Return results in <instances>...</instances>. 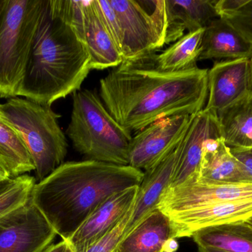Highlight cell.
I'll use <instances>...</instances> for the list:
<instances>
[{
  "label": "cell",
  "mask_w": 252,
  "mask_h": 252,
  "mask_svg": "<svg viewBox=\"0 0 252 252\" xmlns=\"http://www.w3.org/2000/svg\"><path fill=\"white\" fill-rule=\"evenodd\" d=\"M192 238L202 248L225 252H252V224L248 220L201 229Z\"/></svg>",
  "instance_id": "7402d4cb"
},
{
  "label": "cell",
  "mask_w": 252,
  "mask_h": 252,
  "mask_svg": "<svg viewBox=\"0 0 252 252\" xmlns=\"http://www.w3.org/2000/svg\"><path fill=\"white\" fill-rule=\"evenodd\" d=\"M154 54L124 61L100 81L102 102L130 133L161 118L194 115L204 109L207 100L209 69L160 71Z\"/></svg>",
  "instance_id": "6da1fadb"
},
{
  "label": "cell",
  "mask_w": 252,
  "mask_h": 252,
  "mask_svg": "<svg viewBox=\"0 0 252 252\" xmlns=\"http://www.w3.org/2000/svg\"><path fill=\"white\" fill-rule=\"evenodd\" d=\"M171 239L175 236L170 217L157 208L122 238L115 252H165Z\"/></svg>",
  "instance_id": "ac0fdd59"
},
{
  "label": "cell",
  "mask_w": 252,
  "mask_h": 252,
  "mask_svg": "<svg viewBox=\"0 0 252 252\" xmlns=\"http://www.w3.org/2000/svg\"><path fill=\"white\" fill-rule=\"evenodd\" d=\"M179 248V244L176 239H171L165 247V252H175Z\"/></svg>",
  "instance_id": "1f68e13d"
},
{
  "label": "cell",
  "mask_w": 252,
  "mask_h": 252,
  "mask_svg": "<svg viewBox=\"0 0 252 252\" xmlns=\"http://www.w3.org/2000/svg\"><path fill=\"white\" fill-rule=\"evenodd\" d=\"M56 235L31 200L0 218V252H43Z\"/></svg>",
  "instance_id": "ba28073f"
},
{
  "label": "cell",
  "mask_w": 252,
  "mask_h": 252,
  "mask_svg": "<svg viewBox=\"0 0 252 252\" xmlns=\"http://www.w3.org/2000/svg\"><path fill=\"white\" fill-rule=\"evenodd\" d=\"M204 28L188 32L161 54H154L157 68L166 72H180L196 66L202 52Z\"/></svg>",
  "instance_id": "603a6c76"
},
{
  "label": "cell",
  "mask_w": 252,
  "mask_h": 252,
  "mask_svg": "<svg viewBox=\"0 0 252 252\" xmlns=\"http://www.w3.org/2000/svg\"><path fill=\"white\" fill-rule=\"evenodd\" d=\"M43 4L44 0H5L0 22V98L16 96Z\"/></svg>",
  "instance_id": "8992f818"
},
{
  "label": "cell",
  "mask_w": 252,
  "mask_h": 252,
  "mask_svg": "<svg viewBox=\"0 0 252 252\" xmlns=\"http://www.w3.org/2000/svg\"><path fill=\"white\" fill-rule=\"evenodd\" d=\"M216 0H164L166 32L164 43L170 44L188 32L205 28L219 17Z\"/></svg>",
  "instance_id": "e0dca14e"
},
{
  "label": "cell",
  "mask_w": 252,
  "mask_h": 252,
  "mask_svg": "<svg viewBox=\"0 0 252 252\" xmlns=\"http://www.w3.org/2000/svg\"><path fill=\"white\" fill-rule=\"evenodd\" d=\"M0 117L25 142L35 167V180H44L63 164L67 141L59 124L61 115L51 107L16 96L0 104Z\"/></svg>",
  "instance_id": "5b68a950"
},
{
  "label": "cell",
  "mask_w": 252,
  "mask_h": 252,
  "mask_svg": "<svg viewBox=\"0 0 252 252\" xmlns=\"http://www.w3.org/2000/svg\"><path fill=\"white\" fill-rule=\"evenodd\" d=\"M248 150H249V149H248ZM250 152H252V149H250Z\"/></svg>",
  "instance_id": "74e56055"
},
{
  "label": "cell",
  "mask_w": 252,
  "mask_h": 252,
  "mask_svg": "<svg viewBox=\"0 0 252 252\" xmlns=\"http://www.w3.org/2000/svg\"><path fill=\"white\" fill-rule=\"evenodd\" d=\"M250 94L252 95V58L250 59Z\"/></svg>",
  "instance_id": "e575fe53"
},
{
  "label": "cell",
  "mask_w": 252,
  "mask_h": 252,
  "mask_svg": "<svg viewBox=\"0 0 252 252\" xmlns=\"http://www.w3.org/2000/svg\"><path fill=\"white\" fill-rule=\"evenodd\" d=\"M12 180H13V179L6 180H0V194H1L6 188L8 187L9 185L11 183Z\"/></svg>",
  "instance_id": "d6a6232c"
},
{
  "label": "cell",
  "mask_w": 252,
  "mask_h": 252,
  "mask_svg": "<svg viewBox=\"0 0 252 252\" xmlns=\"http://www.w3.org/2000/svg\"><path fill=\"white\" fill-rule=\"evenodd\" d=\"M138 187L126 189L105 201L66 241L68 247L84 252L112 232L133 207Z\"/></svg>",
  "instance_id": "4fadbf2b"
},
{
  "label": "cell",
  "mask_w": 252,
  "mask_h": 252,
  "mask_svg": "<svg viewBox=\"0 0 252 252\" xmlns=\"http://www.w3.org/2000/svg\"><path fill=\"white\" fill-rule=\"evenodd\" d=\"M4 4H5V0H0V22H1L3 10H4Z\"/></svg>",
  "instance_id": "d590c367"
},
{
  "label": "cell",
  "mask_w": 252,
  "mask_h": 252,
  "mask_svg": "<svg viewBox=\"0 0 252 252\" xmlns=\"http://www.w3.org/2000/svg\"><path fill=\"white\" fill-rule=\"evenodd\" d=\"M248 0H216V9L219 17L224 19L236 13Z\"/></svg>",
  "instance_id": "83f0119b"
},
{
  "label": "cell",
  "mask_w": 252,
  "mask_h": 252,
  "mask_svg": "<svg viewBox=\"0 0 252 252\" xmlns=\"http://www.w3.org/2000/svg\"><path fill=\"white\" fill-rule=\"evenodd\" d=\"M193 115H178L154 121L132 136L128 166L147 170L161 161L179 144Z\"/></svg>",
  "instance_id": "9c48e42d"
},
{
  "label": "cell",
  "mask_w": 252,
  "mask_h": 252,
  "mask_svg": "<svg viewBox=\"0 0 252 252\" xmlns=\"http://www.w3.org/2000/svg\"><path fill=\"white\" fill-rule=\"evenodd\" d=\"M178 146L179 144L174 146L161 161L144 173L124 237L144 217L157 209L163 195L170 188L177 159Z\"/></svg>",
  "instance_id": "2e32d148"
},
{
  "label": "cell",
  "mask_w": 252,
  "mask_h": 252,
  "mask_svg": "<svg viewBox=\"0 0 252 252\" xmlns=\"http://www.w3.org/2000/svg\"><path fill=\"white\" fill-rule=\"evenodd\" d=\"M82 31L81 38L90 56L91 69L117 68L124 62L108 29L97 0L81 1Z\"/></svg>",
  "instance_id": "9a60e30c"
},
{
  "label": "cell",
  "mask_w": 252,
  "mask_h": 252,
  "mask_svg": "<svg viewBox=\"0 0 252 252\" xmlns=\"http://www.w3.org/2000/svg\"><path fill=\"white\" fill-rule=\"evenodd\" d=\"M9 179H12L11 177H10V174L6 170L5 167L0 159V180H9Z\"/></svg>",
  "instance_id": "4dcf8cb0"
},
{
  "label": "cell",
  "mask_w": 252,
  "mask_h": 252,
  "mask_svg": "<svg viewBox=\"0 0 252 252\" xmlns=\"http://www.w3.org/2000/svg\"><path fill=\"white\" fill-rule=\"evenodd\" d=\"M198 182L208 183H250L241 163L232 155L221 137L206 142Z\"/></svg>",
  "instance_id": "ffe728a7"
},
{
  "label": "cell",
  "mask_w": 252,
  "mask_h": 252,
  "mask_svg": "<svg viewBox=\"0 0 252 252\" xmlns=\"http://www.w3.org/2000/svg\"><path fill=\"white\" fill-rule=\"evenodd\" d=\"M224 19L252 43V0H248L236 13Z\"/></svg>",
  "instance_id": "4316f807"
},
{
  "label": "cell",
  "mask_w": 252,
  "mask_h": 252,
  "mask_svg": "<svg viewBox=\"0 0 252 252\" xmlns=\"http://www.w3.org/2000/svg\"><path fill=\"white\" fill-rule=\"evenodd\" d=\"M132 209H133V207L127 212V214L126 215L125 217L123 219L121 223L112 232H110L109 235H106L101 241H99L97 244H94V246L90 247V248H89L88 250H86L84 252H115L118 244H120L121 240L124 238V230H125L126 225H127V223L128 222L129 219H130V216H131ZM65 252H75L72 251L71 249L67 247V249H66Z\"/></svg>",
  "instance_id": "484cf974"
},
{
  "label": "cell",
  "mask_w": 252,
  "mask_h": 252,
  "mask_svg": "<svg viewBox=\"0 0 252 252\" xmlns=\"http://www.w3.org/2000/svg\"><path fill=\"white\" fill-rule=\"evenodd\" d=\"M115 19L110 31L124 61L154 53L165 44L164 0H109Z\"/></svg>",
  "instance_id": "52a82bcc"
},
{
  "label": "cell",
  "mask_w": 252,
  "mask_h": 252,
  "mask_svg": "<svg viewBox=\"0 0 252 252\" xmlns=\"http://www.w3.org/2000/svg\"><path fill=\"white\" fill-rule=\"evenodd\" d=\"M72 99L66 133L75 149L89 160L128 166L131 133L112 116L94 92L78 90Z\"/></svg>",
  "instance_id": "277c9868"
},
{
  "label": "cell",
  "mask_w": 252,
  "mask_h": 252,
  "mask_svg": "<svg viewBox=\"0 0 252 252\" xmlns=\"http://www.w3.org/2000/svg\"><path fill=\"white\" fill-rule=\"evenodd\" d=\"M252 199V183L192 182L169 188L157 208L166 215L237 200Z\"/></svg>",
  "instance_id": "8fae6325"
},
{
  "label": "cell",
  "mask_w": 252,
  "mask_h": 252,
  "mask_svg": "<svg viewBox=\"0 0 252 252\" xmlns=\"http://www.w3.org/2000/svg\"><path fill=\"white\" fill-rule=\"evenodd\" d=\"M142 170L86 160L63 163L35 183L31 200L62 241H68L109 198L139 186Z\"/></svg>",
  "instance_id": "7a4b0ae2"
},
{
  "label": "cell",
  "mask_w": 252,
  "mask_h": 252,
  "mask_svg": "<svg viewBox=\"0 0 252 252\" xmlns=\"http://www.w3.org/2000/svg\"></svg>",
  "instance_id": "f35d334b"
},
{
  "label": "cell",
  "mask_w": 252,
  "mask_h": 252,
  "mask_svg": "<svg viewBox=\"0 0 252 252\" xmlns=\"http://www.w3.org/2000/svg\"><path fill=\"white\" fill-rule=\"evenodd\" d=\"M221 137L217 115L203 109L194 114L178 146L177 159L170 188L198 181L206 142Z\"/></svg>",
  "instance_id": "30bf717a"
},
{
  "label": "cell",
  "mask_w": 252,
  "mask_h": 252,
  "mask_svg": "<svg viewBox=\"0 0 252 252\" xmlns=\"http://www.w3.org/2000/svg\"><path fill=\"white\" fill-rule=\"evenodd\" d=\"M91 70L90 53L71 24L65 0H44L16 96L51 106L81 90Z\"/></svg>",
  "instance_id": "3957f363"
},
{
  "label": "cell",
  "mask_w": 252,
  "mask_h": 252,
  "mask_svg": "<svg viewBox=\"0 0 252 252\" xmlns=\"http://www.w3.org/2000/svg\"><path fill=\"white\" fill-rule=\"evenodd\" d=\"M199 60L252 58V43L227 21L218 18L204 28Z\"/></svg>",
  "instance_id": "d6986e66"
},
{
  "label": "cell",
  "mask_w": 252,
  "mask_h": 252,
  "mask_svg": "<svg viewBox=\"0 0 252 252\" xmlns=\"http://www.w3.org/2000/svg\"><path fill=\"white\" fill-rule=\"evenodd\" d=\"M0 159L11 179L35 170L31 154L20 135L1 117Z\"/></svg>",
  "instance_id": "cb8c5ba5"
},
{
  "label": "cell",
  "mask_w": 252,
  "mask_h": 252,
  "mask_svg": "<svg viewBox=\"0 0 252 252\" xmlns=\"http://www.w3.org/2000/svg\"><path fill=\"white\" fill-rule=\"evenodd\" d=\"M248 221L250 222V223H251L252 224V217H251V218L249 219Z\"/></svg>",
  "instance_id": "8d00e7d4"
},
{
  "label": "cell",
  "mask_w": 252,
  "mask_h": 252,
  "mask_svg": "<svg viewBox=\"0 0 252 252\" xmlns=\"http://www.w3.org/2000/svg\"><path fill=\"white\" fill-rule=\"evenodd\" d=\"M208 96L204 109L220 112L250 94V59L216 62L207 72Z\"/></svg>",
  "instance_id": "7c38bea8"
},
{
  "label": "cell",
  "mask_w": 252,
  "mask_h": 252,
  "mask_svg": "<svg viewBox=\"0 0 252 252\" xmlns=\"http://www.w3.org/2000/svg\"><path fill=\"white\" fill-rule=\"evenodd\" d=\"M198 252H225L220 251V250H215L211 248H202V247H198Z\"/></svg>",
  "instance_id": "836d02e7"
},
{
  "label": "cell",
  "mask_w": 252,
  "mask_h": 252,
  "mask_svg": "<svg viewBox=\"0 0 252 252\" xmlns=\"http://www.w3.org/2000/svg\"><path fill=\"white\" fill-rule=\"evenodd\" d=\"M220 136L230 149H252V95L216 113Z\"/></svg>",
  "instance_id": "44dd1931"
},
{
  "label": "cell",
  "mask_w": 252,
  "mask_h": 252,
  "mask_svg": "<svg viewBox=\"0 0 252 252\" xmlns=\"http://www.w3.org/2000/svg\"><path fill=\"white\" fill-rule=\"evenodd\" d=\"M168 216L175 239L190 238L201 229L248 220L252 217V199L210 204Z\"/></svg>",
  "instance_id": "5bb4252c"
},
{
  "label": "cell",
  "mask_w": 252,
  "mask_h": 252,
  "mask_svg": "<svg viewBox=\"0 0 252 252\" xmlns=\"http://www.w3.org/2000/svg\"><path fill=\"white\" fill-rule=\"evenodd\" d=\"M235 158L241 163L249 182L252 183V153L248 149H230Z\"/></svg>",
  "instance_id": "f1b7e54d"
},
{
  "label": "cell",
  "mask_w": 252,
  "mask_h": 252,
  "mask_svg": "<svg viewBox=\"0 0 252 252\" xmlns=\"http://www.w3.org/2000/svg\"><path fill=\"white\" fill-rule=\"evenodd\" d=\"M35 178L23 175L13 179L11 183L0 194V218L29 202Z\"/></svg>",
  "instance_id": "d4e9b609"
},
{
  "label": "cell",
  "mask_w": 252,
  "mask_h": 252,
  "mask_svg": "<svg viewBox=\"0 0 252 252\" xmlns=\"http://www.w3.org/2000/svg\"><path fill=\"white\" fill-rule=\"evenodd\" d=\"M67 244L66 241H62L56 244H52L48 248L46 249L43 252H65L67 249Z\"/></svg>",
  "instance_id": "f546056e"
}]
</instances>
